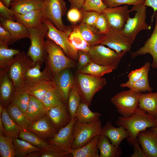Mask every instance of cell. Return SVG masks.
<instances>
[{
	"label": "cell",
	"mask_w": 157,
	"mask_h": 157,
	"mask_svg": "<svg viewBox=\"0 0 157 157\" xmlns=\"http://www.w3.org/2000/svg\"><path fill=\"white\" fill-rule=\"evenodd\" d=\"M141 93L130 89L122 91L115 94L110 101L121 116H130L139 108V100Z\"/></svg>",
	"instance_id": "6"
},
{
	"label": "cell",
	"mask_w": 157,
	"mask_h": 157,
	"mask_svg": "<svg viewBox=\"0 0 157 157\" xmlns=\"http://www.w3.org/2000/svg\"><path fill=\"white\" fill-rule=\"evenodd\" d=\"M20 52L19 49H9L8 45L0 43V71H7L14 56Z\"/></svg>",
	"instance_id": "37"
},
{
	"label": "cell",
	"mask_w": 157,
	"mask_h": 157,
	"mask_svg": "<svg viewBox=\"0 0 157 157\" xmlns=\"http://www.w3.org/2000/svg\"><path fill=\"white\" fill-rule=\"evenodd\" d=\"M0 24L10 33L16 41L29 38L28 28L21 23L7 20L0 17Z\"/></svg>",
	"instance_id": "24"
},
{
	"label": "cell",
	"mask_w": 157,
	"mask_h": 157,
	"mask_svg": "<svg viewBox=\"0 0 157 157\" xmlns=\"http://www.w3.org/2000/svg\"><path fill=\"white\" fill-rule=\"evenodd\" d=\"M76 121V117L72 119L68 124L58 130L48 142L63 151L70 153L74 141L73 129Z\"/></svg>",
	"instance_id": "14"
},
{
	"label": "cell",
	"mask_w": 157,
	"mask_h": 157,
	"mask_svg": "<svg viewBox=\"0 0 157 157\" xmlns=\"http://www.w3.org/2000/svg\"><path fill=\"white\" fill-rule=\"evenodd\" d=\"M78 26L83 38L91 46L101 44L104 34L100 33L95 26L81 22Z\"/></svg>",
	"instance_id": "25"
},
{
	"label": "cell",
	"mask_w": 157,
	"mask_h": 157,
	"mask_svg": "<svg viewBox=\"0 0 157 157\" xmlns=\"http://www.w3.org/2000/svg\"><path fill=\"white\" fill-rule=\"evenodd\" d=\"M4 108L3 107L1 104L0 105V115H1Z\"/></svg>",
	"instance_id": "61"
},
{
	"label": "cell",
	"mask_w": 157,
	"mask_h": 157,
	"mask_svg": "<svg viewBox=\"0 0 157 157\" xmlns=\"http://www.w3.org/2000/svg\"><path fill=\"white\" fill-rule=\"evenodd\" d=\"M113 126L110 122H108L102 127L101 134L107 137L111 143L116 146H119L121 142L129 137L128 132L122 126Z\"/></svg>",
	"instance_id": "22"
},
{
	"label": "cell",
	"mask_w": 157,
	"mask_h": 157,
	"mask_svg": "<svg viewBox=\"0 0 157 157\" xmlns=\"http://www.w3.org/2000/svg\"><path fill=\"white\" fill-rule=\"evenodd\" d=\"M15 41L10 33L0 24V43L8 45Z\"/></svg>",
	"instance_id": "53"
},
{
	"label": "cell",
	"mask_w": 157,
	"mask_h": 157,
	"mask_svg": "<svg viewBox=\"0 0 157 157\" xmlns=\"http://www.w3.org/2000/svg\"><path fill=\"white\" fill-rule=\"evenodd\" d=\"M29 38L31 45L27 55L35 65L37 62L41 64L46 61L47 56L45 38L48 29L44 22L39 26L35 28H28Z\"/></svg>",
	"instance_id": "2"
},
{
	"label": "cell",
	"mask_w": 157,
	"mask_h": 157,
	"mask_svg": "<svg viewBox=\"0 0 157 157\" xmlns=\"http://www.w3.org/2000/svg\"><path fill=\"white\" fill-rule=\"evenodd\" d=\"M44 22L48 29L46 37L59 45L68 57L73 60H77V50L73 46L69 40L72 28L67 31H63L58 29L50 20L45 19Z\"/></svg>",
	"instance_id": "10"
},
{
	"label": "cell",
	"mask_w": 157,
	"mask_h": 157,
	"mask_svg": "<svg viewBox=\"0 0 157 157\" xmlns=\"http://www.w3.org/2000/svg\"><path fill=\"white\" fill-rule=\"evenodd\" d=\"M42 9L45 18L51 21L59 30L67 31L72 29V26L65 25L62 20L67 9L64 0H44Z\"/></svg>",
	"instance_id": "9"
},
{
	"label": "cell",
	"mask_w": 157,
	"mask_h": 157,
	"mask_svg": "<svg viewBox=\"0 0 157 157\" xmlns=\"http://www.w3.org/2000/svg\"><path fill=\"white\" fill-rule=\"evenodd\" d=\"M150 63L148 62L140 68L132 71L128 75V80L126 82L128 83H133L140 78L148 70H149Z\"/></svg>",
	"instance_id": "48"
},
{
	"label": "cell",
	"mask_w": 157,
	"mask_h": 157,
	"mask_svg": "<svg viewBox=\"0 0 157 157\" xmlns=\"http://www.w3.org/2000/svg\"><path fill=\"white\" fill-rule=\"evenodd\" d=\"M54 86L53 80H44L32 87L24 89L30 95L41 101L46 93Z\"/></svg>",
	"instance_id": "36"
},
{
	"label": "cell",
	"mask_w": 157,
	"mask_h": 157,
	"mask_svg": "<svg viewBox=\"0 0 157 157\" xmlns=\"http://www.w3.org/2000/svg\"><path fill=\"white\" fill-rule=\"evenodd\" d=\"M97 147L100 152L99 157H118L122 153L119 146L114 145L107 137L103 135H100Z\"/></svg>",
	"instance_id": "30"
},
{
	"label": "cell",
	"mask_w": 157,
	"mask_h": 157,
	"mask_svg": "<svg viewBox=\"0 0 157 157\" xmlns=\"http://www.w3.org/2000/svg\"><path fill=\"white\" fill-rule=\"evenodd\" d=\"M30 96L27 91L23 88L15 89L10 103L16 106L26 115Z\"/></svg>",
	"instance_id": "39"
},
{
	"label": "cell",
	"mask_w": 157,
	"mask_h": 157,
	"mask_svg": "<svg viewBox=\"0 0 157 157\" xmlns=\"http://www.w3.org/2000/svg\"><path fill=\"white\" fill-rule=\"evenodd\" d=\"M72 157L71 154L63 151L58 147L50 143L47 147L42 149L40 151L30 153L26 156V157Z\"/></svg>",
	"instance_id": "34"
},
{
	"label": "cell",
	"mask_w": 157,
	"mask_h": 157,
	"mask_svg": "<svg viewBox=\"0 0 157 157\" xmlns=\"http://www.w3.org/2000/svg\"><path fill=\"white\" fill-rule=\"evenodd\" d=\"M13 138L0 133V156L1 157H15Z\"/></svg>",
	"instance_id": "45"
},
{
	"label": "cell",
	"mask_w": 157,
	"mask_h": 157,
	"mask_svg": "<svg viewBox=\"0 0 157 157\" xmlns=\"http://www.w3.org/2000/svg\"><path fill=\"white\" fill-rule=\"evenodd\" d=\"M131 9L133 12H136L135 15L132 18H129L121 31L132 44L141 31L149 30L151 27L146 22L147 6L145 5L133 6Z\"/></svg>",
	"instance_id": "5"
},
{
	"label": "cell",
	"mask_w": 157,
	"mask_h": 157,
	"mask_svg": "<svg viewBox=\"0 0 157 157\" xmlns=\"http://www.w3.org/2000/svg\"><path fill=\"white\" fill-rule=\"evenodd\" d=\"M35 65L24 51H20L14 56L7 72L15 89L23 88L24 78L26 72Z\"/></svg>",
	"instance_id": "8"
},
{
	"label": "cell",
	"mask_w": 157,
	"mask_h": 157,
	"mask_svg": "<svg viewBox=\"0 0 157 157\" xmlns=\"http://www.w3.org/2000/svg\"><path fill=\"white\" fill-rule=\"evenodd\" d=\"M41 102L47 111L63 102L59 96L55 85L46 93Z\"/></svg>",
	"instance_id": "44"
},
{
	"label": "cell",
	"mask_w": 157,
	"mask_h": 157,
	"mask_svg": "<svg viewBox=\"0 0 157 157\" xmlns=\"http://www.w3.org/2000/svg\"><path fill=\"white\" fill-rule=\"evenodd\" d=\"M12 0H0V1L5 6L9 8L10 7V3Z\"/></svg>",
	"instance_id": "59"
},
{
	"label": "cell",
	"mask_w": 157,
	"mask_h": 157,
	"mask_svg": "<svg viewBox=\"0 0 157 157\" xmlns=\"http://www.w3.org/2000/svg\"><path fill=\"white\" fill-rule=\"evenodd\" d=\"M46 38L47 56L45 62L53 77L63 70L74 67L75 65L74 60L68 57L59 45L49 38L46 37Z\"/></svg>",
	"instance_id": "4"
},
{
	"label": "cell",
	"mask_w": 157,
	"mask_h": 157,
	"mask_svg": "<svg viewBox=\"0 0 157 157\" xmlns=\"http://www.w3.org/2000/svg\"><path fill=\"white\" fill-rule=\"evenodd\" d=\"M81 101V97L75 83L70 91L67 102L68 113L72 119L75 117Z\"/></svg>",
	"instance_id": "43"
},
{
	"label": "cell",
	"mask_w": 157,
	"mask_h": 157,
	"mask_svg": "<svg viewBox=\"0 0 157 157\" xmlns=\"http://www.w3.org/2000/svg\"><path fill=\"white\" fill-rule=\"evenodd\" d=\"M65 69L53 76L55 86L61 100L67 104L70 91L75 83V79L69 69Z\"/></svg>",
	"instance_id": "15"
},
{
	"label": "cell",
	"mask_w": 157,
	"mask_h": 157,
	"mask_svg": "<svg viewBox=\"0 0 157 157\" xmlns=\"http://www.w3.org/2000/svg\"><path fill=\"white\" fill-rule=\"evenodd\" d=\"M43 1L40 0H12L10 9L14 12L24 14L33 10L42 9Z\"/></svg>",
	"instance_id": "26"
},
{
	"label": "cell",
	"mask_w": 157,
	"mask_h": 157,
	"mask_svg": "<svg viewBox=\"0 0 157 157\" xmlns=\"http://www.w3.org/2000/svg\"><path fill=\"white\" fill-rule=\"evenodd\" d=\"M155 15L156 23L154 30L150 37L146 41L142 47L137 50L131 53L132 58L137 56L150 54L153 58L151 65L153 68L157 69V11L154 13Z\"/></svg>",
	"instance_id": "17"
},
{
	"label": "cell",
	"mask_w": 157,
	"mask_h": 157,
	"mask_svg": "<svg viewBox=\"0 0 157 157\" xmlns=\"http://www.w3.org/2000/svg\"><path fill=\"white\" fill-rule=\"evenodd\" d=\"M82 17L81 10L72 8L67 12V17L68 20L73 24H76L78 22H81Z\"/></svg>",
	"instance_id": "52"
},
{
	"label": "cell",
	"mask_w": 157,
	"mask_h": 157,
	"mask_svg": "<svg viewBox=\"0 0 157 157\" xmlns=\"http://www.w3.org/2000/svg\"><path fill=\"white\" fill-rule=\"evenodd\" d=\"M78 63L77 69L79 72L89 63L93 62L92 58L88 52L77 50Z\"/></svg>",
	"instance_id": "49"
},
{
	"label": "cell",
	"mask_w": 157,
	"mask_h": 157,
	"mask_svg": "<svg viewBox=\"0 0 157 157\" xmlns=\"http://www.w3.org/2000/svg\"><path fill=\"white\" fill-rule=\"evenodd\" d=\"M101 44L107 46L119 53L122 51L131 52L132 43L121 31L109 26Z\"/></svg>",
	"instance_id": "12"
},
{
	"label": "cell",
	"mask_w": 157,
	"mask_h": 157,
	"mask_svg": "<svg viewBox=\"0 0 157 157\" xmlns=\"http://www.w3.org/2000/svg\"><path fill=\"white\" fill-rule=\"evenodd\" d=\"M47 110L42 102L30 95L26 115L31 122L35 121L46 115Z\"/></svg>",
	"instance_id": "28"
},
{
	"label": "cell",
	"mask_w": 157,
	"mask_h": 157,
	"mask_svg": "<svg viewBox=\"0 0 157 157\" xmlns=\"http://www.w3.org/2000/svg\"><path fill=\"white\" fill-rule=\"evenodd\" d=\"M42 71H40L41 64L37 62L33 67L28 69L24 78L23 88L32 87L44 80H53V77L47 63Z\"/></svg>",
	"instance_id": "16"
},
{
	"label": "cell",
	"mask_w": 157,
	"mask_h": 157,
	"mask_svg": "<svg viewBox=\"0 0 157 157\" xmlns=\"http://www.w3.org/2000/svg\"><path fill=\"white\" fill-rule=\"evenodd\" d=\"M40 0L42 1H44V0Z\"/></svg>",
	"instance_id": "62"
},
{
	"label": "cell",
	"mask_w": 157,
	"mask_h": 157,
	"mask_svg": "<svg viewBox=\"0 0 157 157\" xmlns=\"http://www.w3.org/2000/svg\"><path fill=\"white\" fill-rule=\"evenodd\" d=\"M5 132L4 127L2 121L1 116H0V133L4 135Z\"/></svg>",
	"instance_id": "58"
},
{
	"label": "cell",
	"mask_w": 157,
	"mask_h": 157,
	"mask_svg": "<svg viewBox=\"0 0 157 157\" xmlns=\"http://www.w3.org/2000/svg\"><path fill=\"white\" fill-rule=\"evenodd\" d=\"M0 17L8 20L15 21L13 11L0 1Z\"/></svg>",
	"instance_id": "54"
},
{
	"label": "cell",
	"mask_w": 157,
	"mask_h": 157,
	"mask_svg": "<svg viewBox=\"0 0 157 157\" xmlns=\"http://www.w3.org/2000/svg\"><path fill=\"white\" fill-rule=\"evenodd\" d=\"M75 83L81 102L89 106L95 94L106 85V79L101 77L78 72L75 78Z\"/></svg>",
	"instance_id": "3"
},
{
	"label": "cell",
	"mask_w": 157,
	"mask_h": 157,
	"mask_svg": "<svg viewBox=\"0 0 157 157\" xmlns=\"http://www.w3.org/2000/svg\"><path fill=\"white\" fill-rule=\"evenodd\" d=\"M144 4L146 6L152 8L154 10V13L157 11V0H145Z\"/></svg>",
	"instance_id": "57"
},
{
	"label": "cell",
	"mask_w": 157,
	"mask_h": 157,
	"mask_svg": "<svg viewBox=\"0 0 157 157\" xmlns=\"http://www.w3.org/2000/svg\"><path fill=\"white\" fill-rule=\"evenodd\" d=\"M116 124L123 126L127 131L129 135L127 141L130 144L137 140V136L139 132L156 126L157 123L155 117L139 108L130 116L119 117Z\"/></svg>",
	"instance_id": "1"
},
{
	"label": "cell",
	"mask_w": 157,
	"mask_h": 157,
	"mask_svg": "<svg viewBox=\"0 0 157 157\" xmlns=\"http://www.w3.org/2000/svg\"><path fill=\"white\" fill-rule=\"evenodd\" d=\"M19 128L20 131L18 137L20 139L42 149L47 147L49 145L50 143L49 142L40 138L35 133L28 129H22L20 127Z\"/></svg>",
	"instance_id": "41"
},
{
	"label": "cell",
	"mask_w": 157,
	"mask_h": 157,
	"mask_svg": "<svg viewBox=\"0 0 157 157\" xmlns=\"http://www.w3.org/2000/svg\"><path fill=\"white\" fill-rule=\"evenodd\" d=\"M0 101L6 105L11 102L15 88L7 71H0Z\"/></svg>",
	"instance_id": "23"
},
{
	"label": "cell",
	"mask_w": 157,
	"mask_h": 157,
	"mask_svg": "<svg viewBox=\"0 0 157 157\" xmlns=\"http://www.w3.org/2000/svg\"><path fill=\"white\" fill-rule=\"evenodd\" d=\"M69 40L73 46L77 50L88 52L91 46L85 41L79 29L78 25L74 24Z\"/></svg>",
	"instance_id": "38"
},
{
	"label": "cell",
	"mask_w": 157,
	"mask_h": 157,
	"mask_svg": "<svg viewBox=\"0 0 157 157\" xmlns=\"http://www.w3.org/2000/svg\"><path fill=\"white\" fill-rule=\"evenodd\" d=\"M115 69L113 67L102 65L92 62L78 72L101 77L105 74L112 72Z\"/></svg>",
	"instance_id": "42"
},
{
	"label": "cell",
	"mask_w": 157,
	"mask_h": 157,
	"mask_svg": "<svg viewBox=\"0 0 157 157\" xmlns=\"http://www.w3.org/2000/svg\"><path fill=\"white\" fill-rule=\"evenodd\" d=\"M101 116L98 112H93L87 104L81 102L76 112L75 117L79 122L90 123L100 119Z\"/></svg>",
	"instance_id": "32"
},
{
	"label": "cell",
	"mask_w": 157,
	"mask_h": 157,
	"mask_svg": "<svg viewBox=\"0 0 157 157\" xmlns=\"http://www.w3.org/2000/svg\"><path fill=\"white\" fill-rule=\"evenodd\" d=\"M139 108L157 118V92L140 94Z\"/></svg>",
	"instance_id": "27"
},
{
	"label": "cell",
	"mask_w": 157,
	"mask_h": 157,
	"mask_svg": "<svg viewBox=\"0 0 157 157\" xmlns=\"http://www.w3.org/2000/svg\"><path fill=\"white\" fill-rule=\"evenodd\" d=\"M137 139L146 157H157V135L151 128L139 132Z\"/></svg>",
	"instance_id": "18"
},
{
	"label": "cell",
	"mask_w": 157,
	"mask_h": 157,
	"mask_svg": "<svg viewBox=\"0 0 157 157\" xmlns=\"http://www.w3.org/2000/svg\"><path fill=\"white\" fill-rule=\"evenodd\" d=\"M106 8L101 0H85L81 10L94 11L100 14Z\"/></svg>",
	"instance_id": "46"
},
{
	"label": "cell",
	"mask_w": 157,
	"mask_h": 157,
	"mask_svg": "<svg viewBox=\"0 0 157 157\" xmlns=\"http://www.w3.org/2000/svg\"><path fill=\"white\" fill-rule=\"evenodd\" d=\"M65 104L62 102L47 112L46 115L58 131L68 124L72 119Z\"/></svg>",
	"instance_id": "19"
},
{
	"label": "cell",
	"mask_w": 157,
	"mask_h": 157,
	"mask_svg": "<svg viewBox=\"0 0 157 157\" xmlns=\"http://www.w3.org/2000/svg\"><path fill=\"white\" fill-rule=\"evenodd\" d=\"M156 120L157 123V125L156 126L151 128L154 132L157 135V118L156 119Z\"/></svg>",
	"instance_id": "60"
},
{
	"label": "cell",
	"mask_w": 157,
	"mask_h": 157,
	"mask_svg": "<svg viewBox=\"0 0 157 157\" xmlns=\"http://www.w3.org/2000/svg\"><path fill=\"white\" fill-rule=\"evenodd\" d=\"M0 116L5 130L4 135L13 139L18 138L20 131L19 127L10 117L6 109L4 108Z\"/></svg>",
	"instance_id": "33"
},
{
	"label": "cell",
	"mask_w": 157,
	"mask_h": 157,
	"mask_svg": "<svg viewBox=\"0 0 157 157\" xmlns=\"http://www.w3.org/2000/svg\"><path fill=\"white\" fill-rule=\"evenodd\" d=\"M100 135L95 137L80 148L72 149L70 153L73 157H99L98 143Z\"/></svg>",
	"instance_id": "29"
},
{
	"label": "cell",
	"mask_w": 157,
	"mask_h": 157,
	"mask_svg": "<svg viewBox=\"0 0 157 157\" xmlns=\"http://www.w3.org/2000/svg\"><path fill=\"white\" fill-rule=\"evenodd\" d=\"M28 130L44 140L52 138L58 132L46 115L32 122Z\"/></svg>",
	"instance_id": "20"
},
{
	"label": "cell",
	"mask_w": 157,
	"mask_h": 157,
	"mask_svg": "<svg viewBox=\"0 0 157 157\" xmlns=\"http://www.w3.org/2000/svg\"></svg>",
	"instance_id": "63"
},
{
	"label": "cell",
	"mask_w": 157,
	"mask_h": 157,
	"mask_svg": "<svg viewBox=\"0 0 157 157\" xmlns=\"http://www.w3.org/2000/svg\"><path fill=\"white\" fill-rule=\"evenodd\" d=\"M149 70L147 71L140 78L135 82L131 83H123L120 84V87L128 88L129 89L140 93L151 92L152 88L150 86L148 80Z\"/></svg>",
	"instance_id": "40"
},
{
	"label": "cell",
	"mask_w": 157,
	"mask_h": 157,
	"mask_svg": "<svg viewBox=\"0 0 157 157\" xmlns=\"http://www.w3.org/2000/svg\"><path fill=\"white\" fill-rule=\"evenodd\" d=\"M85 0H68L70 8H75L81 10Z\"/></svg>",
	"instance_id": "56"
},
{
	"label": "cell",
	"mask_w": 157,
	"mask_h": 157,
	"mask_svg": "<svg viewBox=\"0 0 157 157\" xmlns=\"http://www.w3.org/2000/svg\"><path fill=\"white\" fill-rule=\"evenodd\" d=\"M133 146L134 152L131 157H146L141 148L140 146L139 143L137 140L130 144Z\"/></svg>",
	"instance_id": "55"
},
{
	"label": "cell",
	"mask_w": 157,
	"mask_h": 157,
	"mask_svg": "<svg viewBox=\"0 0 157 157\" xmlns=\"http://www.w3.org/2000/svg\"><path fill=\"white\" fill-rule=\"evenodd\" d=\"M15 157H26L32 153L40 151L42 149L18 138L13 139Z\"/></svg>",
	"instance_id": "35"
},
{
	"label": "cell",
	"mask_w": 157,
	"mask_h": 157,
	"mask_svg": "<svg viewBox=\"0 0 157 157\" xmlns=\"http://www.w3.org/2000/svg\"><path fill=\"white\" fill-rule=\"evenodd\" d=\"M102 127L100 120L90 123L77 121L73 129L74 141L72 149L81 147L95 137L100 135Z\"/></svg>",
	"instance_id": "7"
},
{
	"label": "cell",
	"mask_w": 157,
	"mask_h": 157,
	"mask_svg": "<svg viewBox=\"0 0 157 157\" xmlns=\"http://www.w3.org/2000/svg\"><path fill=\"white\" fill-rule=\"evenodd\" d=\"M6 109L10 117L22 129H28L32 122L16 106L10 103Z\"/></svg>",
	"instance_id": "31"
},
{
	"label": "cell",
	"mask_w": 157,
	"mask_h": 157,
	"mask_svg": "<svg viewBox=\"0 0 157 157\" xmlns=\"http://www.w3.org/2000/svg\"><path fill=\"white\" fill-rule=\"evenodd\" d=\"M95 26L102 34H105L107 32L109 25L107 19L103 13L99 14Z\"/></svg>",
	"instance_id": "51"
},
{
	"label": "cell",
	"mask_w": 157,
	"mask_h": 157,
	"mask_svg": "<svg viewBox=\"0 0 157 157\" xmlns=\"http://www.w3.org/2000/svg\"><path fill=\"white\" fill-rule=\"evenodd\" d=\"M133 12L127 5L113 8H106L102 12L106 16L109 26L122 31Z\"/></svg>",
	"instance_id": "13"
},
{
	"label": "cell",
	"mask_w": 157,
	"mask_h": 157,
	"mask_svg": "<svg viewBox=\"0 0 157 157\" xmlns=\"http://www.w3.org/2000/svg\"><path fill=\"white\" fill-rule=\"evenodd\" d=\"M15 21L19 22L27 28H35L40 26L45 19L42 9L33 10L24 14L13 11Z\"/></svg>",
	"instance_id": "21"
},
{
	"label": "cell",
	"mask_w": 157,
	"mask_h": 157,
	"mask_svg": "<svg viewBox=\"0 0 157 157\" xmlns=\"http://www.w3.org/2000/svg\"><path fill=\"white\" fill-rule=\"evenodd\" d=\"M81 11L82 17L81 22L88 25L95 26L99 14L94 11Z\"/></svg>",
	"instance_id": "50"
},
{
	"label": "cell",
	"mask_w": 157,
	"mask_h": 157,
	"mask_svg": "<svg viewBox=\"0 0 157 157\" xmlns=\"http://www.w3.org/2000/svg\"><path fill=\"white\" fill-rule=\"evenodd\" d=\"M88 53L93 62L102 65L111 66L115 69L127 52L122 51L118 53L104 45L99 44L91 46Z\"/></svg>",
	"instance_id": "11"
},
{
	"label": "cell",
	"mask_w": 157,
	"mask_h": 157,
	"mask_svg": "<svg viewBox=\"0 0 157 157\" xmlns=\"http://www.w3.org/2000/svg\"><path fill=\"white\" fill-rule=\"evenodd\" d=\"M107 8H113L122 5L137 6L144 4L145 0H101Z\"/></svg>",
	"instance_id": "47"
}]
</instances>
